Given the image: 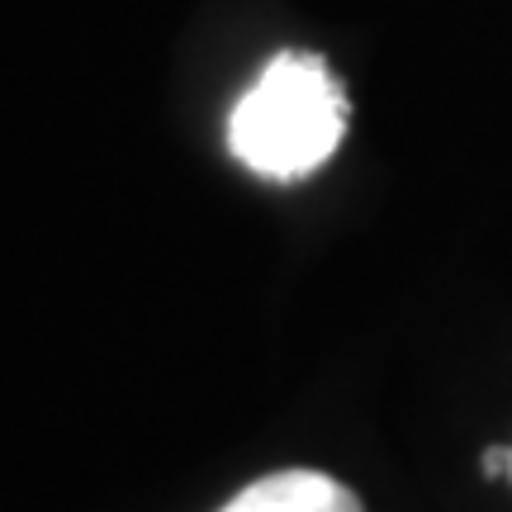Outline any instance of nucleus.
Segmentation results:
<instances>
[{
    "label": "nucleus",
    "mask_w": 512,
    "mask_h": 512,
    "mask_svg": "<svg viewBox=\"0 0 512 512\" xmlns=\"http://www.w3.org/2000/svg\"><path fill=\"white\" fill-rule=\"evenodd\" d=\"M347 138V91L328 57L285 48L228 114V152L261 181H304Z\"/></svg>",
    "instance_id": "f257e3e1"
},
{
    "label": "nucleus",
    "mask_w": 512,
    "mask_h": 512,
    "mask_svg": "<svg viewBox=\"0 0 512 512\" xmlns=\"http://www.w3.org/2000/svg\"><path fill=\"white\" fill-rule=\"evenodd\" d=\"M219 512H361V498L323 470H280L247 484Z\"/></svg>",
    "instance_id": "f03ea898"
},
{
    "label": "nucleus",
    "mask_w": 512,
    "mask_h": 512,
    "mask_svg": "<svg viewBox=\"0 0 512 512\" xmlns=\"http://www.w3.org/2000/svg\"><path fill=\"white\" fill-rule=\"evenodd\" d=\"M508 465H512V446H489V451H484V460H479V470H484L489 479L508 475Z\"/></svg>",
    "instance_id": "7ed1b4c3"
},
{
    "label": "nucleus",
    "mask_w": 512,
    "mask_h": 512,
    "mask_svg": "<svg viewBox=\"0 0 512 512\" xmlns=\"http://www.w3.org/2000/svg\"><path fill=\"white\" fill-rule=\"evenodd\" d=\"M508 479H512V465H508Z\"/></svg>",
    "instance_id": "20e7f679"
}]
</instances>
